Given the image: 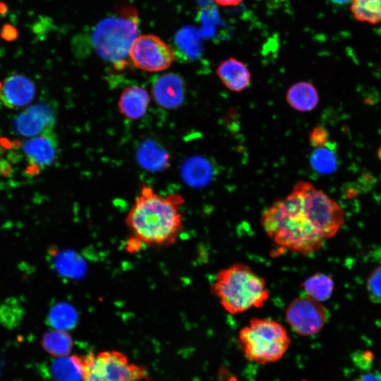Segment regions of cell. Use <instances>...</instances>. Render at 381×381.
<instances>
[{
    "label": "cell",
    "mask_w": 381,
    "mask_h": 381,
    "mask_svg": "<svg viewBox=\"0 0 381 381\" xmlns=\"http://www.w3.org/2000/svg\"><path fill=\"white\" fill-rule=\"evenodd\" d=\"M260 226L282 250L308 255L319 251L345 223L340 205L312 183L300 180L262 213Z\"/></svg>",
    "instance_id": "cell-1"
},
{
    "label": "cell",
    "mask_w": 381,
    "mask_h": 381,
    "mask_svg": "<svg viewBox=\"0 0 381 381\" xmlns=\"http://www.w3.org/2000/svg\"><path fill=\"white\" fill-rule=\"evenodd\" d=\"M181 193L162 195L143 184L125 217L129 231L126 250L132 253L143 247L163 248L174 245L183 228Z\"/></svg>",
    "instance_id": "cell-2"
},
{
    "label": "cell",
    "mask_w": 381,
    "mask_h": 381,
    "mask_svg": "<svg viewBox=\"0 0 381 381\" xmlns=\"http://www.w3.org/2000/svg\"><path fill=\"white\" fill-rule=\"evenodd\" d=\"M210 291L229 314L260 308L270 297L265 279L243 263H234L215 274Z\"/></svg>",
    "instance_id": "cell-3"
},
{
    "label": "cell",
    "mask_w": 381,
    "mask_h": 381,
    "mask_svg": "<svg viewBox=\"0 0 381 381\" xmlns=\"http://www.w3.org/2000/svg\"><path fill=\"white\" fill-rule=\"evenodd\" d=\"M138 20L136 8L126 4L99 21L90 37L96 54L116 69L125 68L131 44L138 37Z\"/></svg>",
    "instance_id": "cell-4"
},
{
    "label": "cell",
    "mask_w": 381,
    "mask_h": 381,
    "mask_svg": "<svg viewBox=\"0 0 381 381\" xmlns=\"http://www.w3.org/2000/svg\"><path fill=\"white\" fill-rule=\"evenodd\" d=\"M291 340L286 327L267 318H253L242 327L238 343L249 361L267 364L278 361L288 351Z\"/></svg>",
    "instance_id": "cell-5"
},
{
    "label": "cell",
    "mask_w": 381,
    "mask_h": 381,
    "mask_svg": "<svg viewBox=\"0 0 381 381\" xmlns=\"http://www.w3.org/2000/svg\"><path fill=\"white\" fill-rule=\"evenodd\" d=\"M82 381H143L147 380L145 368L131 363L119 351H104L83 356Z\"/></svg>",
    "instance_id": "cell-6"
},
{
    "label": "cell",
    "mask_w": 381,
    "mask_h": 381,
    "mask_svg": "<svg viewBox=\"0 0 381 381\" xmlns=\"http://www.w3.org/2000/svg\"><path fill=\"white\" fill-rule=\"evenodd\" d=\"M128 58L138 68L147 72H159L169 68L175 59L174 49L161 38L152 34L138 35L133 42Z\"/></svg>",
    "instance_id": "cell-7"
},
{
    "label": "cell",
    "mask_w": 381,
    "mask_h": 381,
    "mask_svg": "<svg viewBox=\"0 0 381 381\" xmlns=\"http://www.w3.org/2000/svg\"><path fill=\"white\" fill-rule=\"evenodd\" d=\"M328 311L320 301L304 294L288 305L285 317L289 327L298 335L310 337L320 332L328 320Z\"/></svg>",
    "instance_id": "cell-8"
},
{
    "label": "cell",
    "mask_w": 381,
    "mask_h": 381,
    "mask_svg": "<svg viewBox=\"0 0 381 381\" xmlns=\"http://www.w3.org/2000/svg\"><path fill=\"white\" fill-rule=\"evenodd\" d=\"M55 121L54 111L49 104H37L18 114L13 128L18 135L32 138L53 130Z\"/></svg>",
    "instance_id": "cell-9"
},
{
    "label": "cell",
    "mask_w": 381,
    "mask_h": 381,
    "mask_svg": "<svg viewBox=\"0 0 381 381\" xmlns=\"http://www.w3.org/2000/svg\"><path fill=\"white\" fill-rule=\"evenodd\" d=\"M28 162L36 169H44L55 161L58 142L54 131H48L25 140L22 145Z\"/></svg>",
    "instance_id": "cell-10"
},
{
    "label": "cell",
    "mask_w": 381,
    "mask_h": 381,
    "mask_svg": "<svg viewBox=\"0 0 381 381\" xmlns=\"http://www.w3.org/2000/svg\"><path fill=\"white\" fill-rule=\"evenodd\" d=\"M186 85L183 79L176 73H165L152 83V95L155 102L167 109L179 107L183 102Z\"/></svg>",
    "instance_id": "cell-11"
},
{
    "label": "cell",
    "mask_w": 381,
    "mask_h": 381,
    "mask_svg": "<svg viewBox=\"0 0 381 381\" xmlns=\"http://www.w3.org/2000/svg\"><path fill=\"white\" fill-rule=\"evenodd\" d=\"M35 95L34 83L22 75L8 77L0 88V99L8 108L18 109L30 104Z\"/></svg>",
    "instance_id": "cell-12"
},
{
    "label": "cell",
    "mask_w": 381,
    "mask_h": 381,
    "mask_svg": "<svg viewBox=\"0 0 381 381\" xmlns=\"http://www.w3.org/2000/svg\"><path fill=\"white\" fill-rule=\"evenodd\" d=\"M216 74L224 85L234 92H243L251 83V74L247 66L234 57L221 61Z\"/></svg>",
    "instance_id": "cell-13"
},
{
    "label": "cell",
    "mask_w": 381,
    "mask_h": 381,
    "mask_svg": "<svg viewBox=\"0 0 381 381\" xmlns=\"http://www.w3.org/2000/svg\"><path fill=\"white\" fill-rule=\"evenodd\" d=\"M150 101V95L145 89L132 86L122 91L118 107L123 116L131 120H137L145 114Z\"/></svg>",
    "instance_id": "cell-14"
},
{
    "label": "cell",
    "mask_w": 381,
    "mask_h": 381,
    "mask_svg": "<svg viewBox=\"0 0 381 381\" xmlns=\"http://www.w3.org/2000/svg\"><path fill=\"white\" fill-rule=\"evenodd\" d=\"M136 158L140 166L151 171L164 169L169 166L170 155L167 150L153 139L141 142L136 151Z\"/></svg>",
    "instance_id": "cell-15"
},
{
    "label": "cell",
    "mask_w": 381,
    "mask_h": 381,
    "mask_svg": "<svg viewBox=\"0 0 381 381\" xmlns=\"http://www.w3.org/2000/svg\"><path fill=\"white\" fill-rule=\"evenodd\" d=\"M288 104L294 110L308 112L316 108L319 95L315 87L307 81L293 84L286 94Z\"/></svg>",
    "instance_id": "cell-16"
},
{
    "label": "cell",
    "mask_w": 381,
    "mask_h": 381,
    "mask_svg": "<svg viewBox=\"0 0 381 381\" xmlns=\"http://www.w3.org/2000/svg\"><path fill=\"white\" fill-rule=\"evenodd\" d=\"M182 175L185 180L193 185L207 183L214 174V165L209 159L195 155L188 158L182 165Z\"/></svg>",
    "instance_id": "cell-17"
},
{
    "label": "cell",
    "mask_w": 381,
    "mask_h": 381,
    "mask_svg": "<svg viewBox=\"0 0 381 381\" xmlns=\"http://www.w3.org/2000/svg\"><path fill=\"white\" fill-rule=\"evenodd\" d=\"M51 374L54 381H82L83 356L68 355L56 358L51 365Z\"/></svg>",
    "instance_id": "cell-18"
},
{
    "label": "cell",
    "mask_w": 381,
    "mask_h": 381,
    "mask_svg": "<svg viewBox=\"0 0 381 381\" xmlns=\"http://www.w3.org/2000/svg\"><path fill=\"white\" fill-rule=\"evenodd\" d=\"M40 344L47 353L60 358L70 354L73 341L66 331L53 329L43 334Z\"/></svg>",
    "instance_id": "cell-19"
},
{
    "label": "cell",
    "mask_w": 381,
    "mask_h": 381,
    "mask_svg": "<svg viewBox=\"0 0 381 381\" xmlns=\"http://www.w3.org/2000/svg\"><path fill=\"white\" fill-rule=\"evenodd\" d=\"M301 286L306 295L318 301L323 302L331 297L334 283L329 275L317 272L306 279Z\"/></svg>",
    "instance_id": "cell-20"
},
{
    "label": "cell",
    "mask_w": 381,
    "mask_h": 381,
    "mask_svg": "<svg viewBox=\"0 0 381 381\" xmlns=\"http://www.w3.org/2000/svg\"><path fill=\"white\" fill-rule=\"evenodd\" d=\"M311 167L320 174L333 172L337 167L335 145L328 142L324 146L314 148L310 157Z\"/></svg>",
    "instance_id": "cell-21"
},
{
    "label": "cell",
    "mask_w": 381,
    "mask_h": 381,
    "mask_svg": "<svg viewBox=\"0 0 381 381\" xmlns=\"http://www.w3.org/2000/svg\"><path fill=\"white\" fill-rule=\"evenodd\" d=\"M350 10L353 18L364 23H381V0H351Z\"/></svg>",
    "instance_id": "cell-22"
},
{
    "label": "cell",
    "mask_w": 381,
    "mask_h": 381,
    "mask_svg": "<svg viewBox=\"0 0 381 381\" xmlns=\"http://www.w3.org/2000/svg\"><path fill=\"white\" fill-rule=\"evenodd\" d=\"M77 314L69 304L59 303L49 310L47 323L53 329L66 331L72 329L76 324Z\"/></svg>",
    "instance_id": "cell-23"
},
{
    "label": "cell",
    "mask_w": 381,
    "mask_h": 381,
    "mask_svg": "<svg viewBox=\"0 0 381 381\" xmlns=\"http://www.w3.org/2000/svg\"><path fill=\"white\" fill-rule=\"evenodd\" d=\"M176 44L182 59L186 61L196 59L201 54L200 39L193 30H182L176 37Z\"/></svg>",
    "instance_id": "cell-24"
},
{
    "label": "cell",
    "mask_w": 381,
    "mask_h": 381,
    "mask_svg": "<svg viewBox=\"0 0 381 381\" xmlns=\"http://www.w3.org/2000/svg\"><path fill=\"white\" fill-rule=\"evenodd\" d=\"M22 306L13 298H9L0 306V322L8 328L16 327L23 318Z\"/></svg>",
    "instance_id": "cell-25"
},
{
    "label": "cell",
    "mask_w": 381,
    "mask_h": 381,
    "mask_svg": "<svg viewBox=\"0 0 381 381\" xmlns=\"http://www.w3.org/2000/svg\"><path fill=\"white\" fill-rule=\"evenodd\" d=\"M367 290L373 302H381V265L377 267L368 276Z\"/></svg>",
    "instance_id": "cell-26"
},
{
    "label": "cell",
    "mask_w": 381,
    "mask_h": 381,
    "mask_svg": "<svg viewBox=\"0 0 381 381\" xmlns=\"http://www.w3.org/2000/svg\"><path fill=\"white\" fill-rule=\"evenodd\" d=\"M351 357L353 364L361 370H369L373 365L374 356L370 351H356L351 354Z\"/></svg>",
    "instance_id": "cell-27"
},
{
    "label": "cell",
    "mask_w": 381,
    "mask_h": 381,
    "mask_svg": "<svg viewBox=\"0 0 381 381\" xmlns=\"http://www.w3.org/2000/svg\"><path fill=\"white\" fill-rule=\"evenodd\" d=\"M309 141L314 148L324 146L329 142L327 130L322 126L314 127L309 134Z\"/></svg>",
    "instance_id": "cell-28"
},
{
    "label": "cell",
    "mask_w": 381,
    "mask_h": 381,
    "mask_svg": "<svg viewBox=\"0 0 381 381\" xmlns=\"http://www.w3.org/2000/svg\"><path fill=\"white\" fill-rule=\"evenodd\" d=\"M0 36L3 40L7 42L15 41L18 37V32L13 25L6 23L4 24L0 31Z\"/></svg>",
    "instance_id": "cell-29"
},
{
    "label": "cell",
    "mask_w": 381,
    "mask_h": 381,
    "mask_svg": "<svg viewBox=\"0 0 381 381\" xmlns=\"http://www.w3.org/2000/svg\"><path fill=\"white\" fill-rule=\"evenodd\" d=\"M354 381H381V373L378 371L367 372L361 375Z\"/></svg>",
    "instance_id": "cell-30"
},
{
    "label": "cell",
    "mask_w": 381,
    "mask_h": 381,
    "mask_svg": "<svg viewBox=\"0 0 381 381\" xmlns=\"http://www.w3.org/2000/svg\"><path fill=\"white\" fill-rule=\"evenodd\" d=\"M243 0H214L219 6H234L240 4Z\"/></svg>",
    "instance_id": "cell-31"
},
{
    "label": "cell",
    "mask_w": 381,
    "mask_h": 381,
    "mask_svg": "<svg viewBox=\"0 0 381 381\" xmlns=\"http://www.w3.org/2000/svg\"><path fill=\"white\" fill-rule=\"evenodd\" d=\"M7 12V5L4 2L0 1V18L4 17L6 15Z\"/></svg>",
    "instance_id": "cell-32"
},
{
    "label": "cell",
    "mask_w": 381,
    "mask_h": 381,
    "mask_svg": "<svg viewBox=\"0 0 381 381\" xmlns=\"http://www.w3.org/2000/svg\"><path fill=\"white\" fill-rule=\"evenodd\" d=\"M328 1L332 3L333 4L338 5V6L346 5L349 3H351V0H328Z\"/></svg>",
    "instance_id": "cell-33"
},
{
    "label": "cell",
    "mask_w": 381,
    "mask_h": 381,
    "mask_svg": "<svg viewBox=\"0 0 381 381\" xmlns=\"http://www.w3.org/2000/svg\"><path fill=\"white\" fill-rule=\"evenodd\" d=\"M377 156H378L379 159L381 161V147L378 150Z\"/></svg>",
    "instance_id": "cell-34"
}]
</instances>
